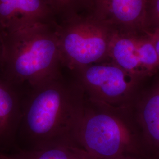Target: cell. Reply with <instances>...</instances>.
<instances>
[{
  "instance_id": "8992f818",
  "label": "cell",
  "mask_w": 159,
  "mask_h": 159,
  "mask_svg": "<svg viewBox=\"0 0 159 159\" xmlns=\"http://www.w3.org/2000/svg\"><path fill=\"white\" fill-rule=\"evenodd\" d=\"M148 2L149 0H90L85 13L114 30L130 33L146 27Z\"/></svg>"
},
{
  "instance_id": "277c9868",
  "label": "cell",
  "mask_w": 159,
  "mask_h": 159,
  "mask_svg": "<svg viewBox=\"0 0 159 159\" xmlns=\"http://www.w3.org/2000/svg\"><path fill=\"white\" fill-rule=\"evenodd\" d=\"M78 142L80 148L97 159H114L127 155L133 138L114 109L86 97Z\"/></svg>"
},
{
  "instance_id": "ba28073f",
  "label": "cell",
  "mask_w": 159,
  "mask_h": 159,
  "mask_svg": "<svg viewBox=\"0 0 159 159\" xmlns=\"http://www.w3.org/2000/svg\"><path fill=\"white\" fill-rule=\"evenodd\" d=\"M57 20L44 0H0V31Z\"/></svg>"
},
{
  "instance_id": "3957f363",
  "label": "cell",
  "mask_w": 159,
  "mask_h": 159,
  "mask_svg": "<svg viewBox=\"0 0 159 159\" xmlns=\"http://www.w3.org/2000/svg\"><path fill=\"white\" fill-rule=\"evenodd\" d=\"M56 34L63 67L72 70L108 61L114 30L87 13L56 24Z\"/></svg>"
},
{
  "instance_id": "30bf717a",
  "label": "cell",
  "mask_w": 159,
  "mask_h": 159,
  "mask_svg": "<svg viewBox=\"0 0 159 159\" xmlns=\"http://www.w3.org/2000/svg\"><path fill=\"white\" fill-rule=\"evenodd\" d=\"M11 159H97L83 148L58 145L39 150H20L10 154Z\"/></svg>"
},
{
  "instance_id": "4fadbf2b",
  "label": "cell",
  "mask_w": 159,
  "mask_h": 159,
  "mask_svg": "<svg viewBox=\"0 0 159 159\" xmlns=\"http://www.w3.org/2000/svg\"><path fill=\"white\" fill-rule=\"evenodd\" d=\"M150 15L155 27H159V0L149 1L148 16Z\"/></svg>"
},
{
  "instance_id": "6da1fadb",
  "label": "cell",
  "mask_w": 159,
  "mask_h": 159,
  "mask_svg": "<svg viewBox=\"0 0 159 159\" xmlns=\"http://www.w3.org/2000/svg\"><path fill=\"white\" fill-rule=\"evenodd\" d=\"M85 102L82 87L71 71L63 67L30 88L23 96L18 151L79 146Z\"/></svg>"
},
{
  "instance_id": "8fae6325",
  "label": "cell",
  "mask_w": 159,
  "mask_h": 159,
  "mask_svg": "<svg viewBox=\"0 0 159 159\" xmlns=\"http://www.w3.org/2000/svg\"><path fill=\"white\" fill-rule=\"evenodd\" d=\"M140 120L146 136L152 142L159 146V84L143 102Z\"/></svg>"
},
{
  "instance_id": "e0dca14e",
  "label": "cell",
  "mask_w": 159,
  "mask_h": 159,
  "mask_svg": "<svg viewBox=\"0 0 159 159\" xmlns=\"http://www.w3.org/2000/svg\"><path fill=\"white\" fill-rule=\"evenodd\" d=\"M135 159L134 158H133L130 156H129L127 155H125V156H121L119 157H117V158H116V159Z\"/></svg>"
},
{
  "instance_id": "5bb4252c",
  "label": "cell",
  "mask_w": 159,
  "mask_h": 159,
  "mask_svg": "<svg viewBox=\"0 0 159 159\" xmlns=\"http://www.w3.org/2000/svg\"><path fill=\"white\" fill-rule=\"evenodd\" d=\"M146 35L152 42L159 60V27H154L152 31H146Z\"/></svg>"
},
{
  "instance_id": "52a82bcc",
  "label": "cell",
  "mask_w": 159,
  "mask_h": 159,
  "mask_svg": "<svg viewBox=\"0 0 159 159\" xmlns=\"http://www.w3.org/2000/svg\"><path fill=\"white\" fill-rule=\"evenodd\" d=\"M23 91L0 71V153L18 151L17 140L23 107Z\"/></svg>"
},
{
  "instance_id": "7c38bea8",
  "label": "cell",
  "mask_w": 159,
  "mask_h": 159,
  "mask_svg": "<svg viewBox=\"0 0 159 159\" xmlns=\"http://www.w3.org/2000/svg\"><path fill=\"white\" fill-rule=\"evenodd\" d=\"M57 20L61 22L87 11L90 0H44Z\"/></svg>"
},
{
  "instance_id": "9a60e30c",
  "label": "cell",
  "mask_w": 159,
  "mask_h": 159,
  "mask_svg": "<svg viewBox=\"0 0 159 159\" xmlns=\"http://www.w3.org/2000/svg\"><path fill=\"white\" fill-rule=\"evenodd\" d=\"M2 33L0 31V66L2 60Z\"/></svg>"
},
{
  "instance_id": "2e32d148",
  "label": "cell",
  "mask_w": 159,
  "mask_h": 159,
  "mask_svg": "<svg viewBox=\"0 0 159 159\" xmlns=\"http://www.w3.org/2000/svg\"><path fill=\"white\" fill-rule=\"evenodd\" d=\"M11 156L10 155H6L4 154L0 153V159H10Z\"/></svg>"
},
{
  "instance_id": "9c48e42d",
  "label": "cell",
  "mask_w": 159,
  "mask_h": 159,
  "mask_svg": "<svg viewBox=\"0 0 159 159\" xmlns=\"http://www.w3.org/2000/svg\"><path fill=\"white\" fill-rule=\"evenodd\" d=\"M139 36L114 30L108 50V60L137 78L147 75L140 63Z\"/></svg>"
},
{
  "instance_id": "5b68a950",
  "label": "cell",
  "mask_w": 159,
  "mask_h": 159,
  "mask_svg": "<svg viewBox=\"0 0 159 159\" xmlns=\"http://www.w3.org/2000/svg\"><path fill=\"white\" fill-rule=\"evenodd\" d=\"M70 71L89 99L114 110L131 95L139 79L110 61Z\"/></svg>"
},
{
  "instance_id": "7a4b0ae2",
  "label": "cell",
  "mask_w": 159,
  "mask_h": 159,
  "mask_svg": "<svg viewBox=\"0 0 159 159\" xmlns=\"http://www.w3.org/2000/svg\"><path fill=\"white\" fill-rule=\"evenodd\" d=\"M57 23L34 24L2 33L0 71L24 93L63 67Z\"/></svg>"
}]
</instances>
